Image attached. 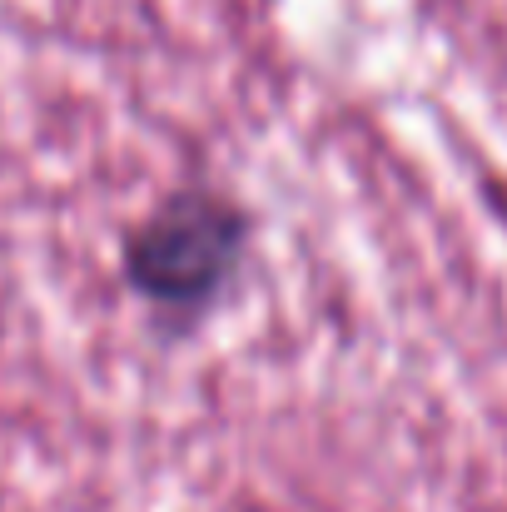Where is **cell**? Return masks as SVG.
Returning <instances> with one entry per match:
<instances>
[{
	"label": "cell",
	"instance_id": "6da1fadb",
	"mask_svg": "<svg viewBox=\"0 0 507 512\" xmlns=\"http://www.w3.org/2000/svg\"><path fill=\"white\" fill-rule=\"evenodd\" d=\"M249 244L254 214L244 209V199L219 184L189 179L125 229L120 274L165 329H189L229 294L249 259Z\"/></svg>",
	"mask_w": 507,
	"mask_h": 512
}]
</instances>
